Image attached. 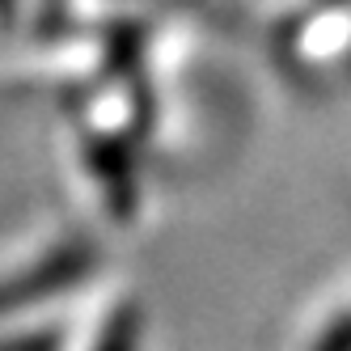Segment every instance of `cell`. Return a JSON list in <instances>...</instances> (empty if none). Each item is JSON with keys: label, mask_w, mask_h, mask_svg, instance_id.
<instances>
[{"label": "cell", "mask_w": 351, "mask_h": 351, "mask_svg": "<svg viewBox=\"0 0 351 351\" xmlns=\"http://www.w3.org/2000/svg\"><path fill=\"white\" fill-rule=\"evenodd\" d=\"M81 254H68V258H47L43 267H34L30 275H21V284H9L0 288V309H9L13 300L21 305V300H34V296H47V292H60L72 275L81 271Z\"/></svg>", "instance_id": "1"}, {"label": "cell", "mask_w": 351, "mask_h": 351, "mask_svg": "<svg viewBox=\"0 0 351 351\" xmlns=\"http://www.w3.org/2000/svg\"><path fill=\"white\" fill-rule=\"evenodd\" d=\"M102 351H132V326L128 322H114L110 335L102 339Z\"/></svg>", "instance_id": "2"}, {"label": "cell", "mask_w": 351, "mask_h": 351, "mask_svg": "<svg viewBox=\"0 0 351 351\" xmlns=\"http://www.w3.org/2000/svg\"><path fill=\"white\" fill-rule=\"evenodd\" d=\"M322 351H351V322H347V326H335Z\"/></svg>", "instance_id": "3"}]
</instances>
